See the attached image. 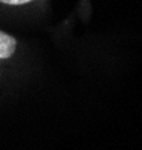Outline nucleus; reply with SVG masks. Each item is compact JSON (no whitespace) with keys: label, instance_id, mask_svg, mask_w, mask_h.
Listing matches in <instances>:
<instances>
[{"label":"nucleus","instance_id":"f03ea898","mask_svg":"<svg viewBox=\"0 0 142 150\" xmlns=\"http://www.w3.org/2000/svg\"><path fill=\"white\" fill-rule=\"evenodd\" d=\"M29 2H33V0H0V3L5 5H12V6H18V5H25Z\"/></svg>","mask_w":142,"mask_h":150},{"label":"nucleus","instance_id":"f257e3e1","mask_svg":"<svg viewBox=\"0 0 142 150\" xmlns=\"http://www.w3.org/2000/svg\"><path fill=\"white\" fill-rule=\"evenodd\" d=\"M15 50H17V39L9 33L0 30V60L12 57Z\"/></svg>","mask_w":142,"mask_h":150}]
</instances>
